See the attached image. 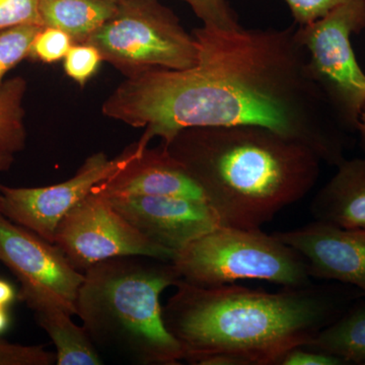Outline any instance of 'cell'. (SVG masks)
<instances>
[{"label":"cell","instance_id":"obj_22","mask_svg":"<svg viewBox=\"0 0 365 365\" xmlns=\"http://www.w3.org/2000/svg\"><path fill=\"white\" fill-rule=\"evenodd\" d=\"M204 26L220 29L239 26V18L227 0H182Z\"/></svg>","mask_w":365,"mask_h":365},{"label":"cell","instance_id":"obj_26","mask_svg":"<svg viewBox=\"0 0 365 365\" xmlns=\"http://www.w3.org/2000/svg\"><path fill=\"white\" fill-rule=\"evenodd\" d=\"M344 360L329 353L297 347L288 351L278 365H345Z\"/></svg>","mask_w":365,"mask_h":365},{"label":"cell","instance_id":"obj_13","mask_svg":"<svg viewBox=\"0 0 365 365\" xmlns=\"http://www.w3.org/2000/svg\"><path fill=\"white\" fill-rule=\"evenodd\" d=\"M126 165L100 182L93 191L108 197L177 196L204 199L198 185L160 143L140 148Z\"/></svg>","mask_w":365,"mask_h":365},{"label":"cell","instance_id":"obj_6","mask_svg":"<svg viewBox=\"0 0 365 365\" xmlns=\"http://www.w3.org/2000/svg\"><path fill=\"white\" fill-rule=\"evenodd\" d=\"M117 9L86 41L125 78L153 69L181 71L197 61L193 34L160 0H116Z\"/></svg>","mask_w":365,"mask_h":365},{"label":"cell","instance_id":"obj_1","mask_svg":"<svg viewBox=\"0 0 365 365\" xmlns=\"http://www.w3.org/2000/svg\"><path fill=\"white\" fill-rule=\"evenodd\" d=\"M197 61L181 71L126 78L102 106L104 116L143 128L138 144L169 143L198 127L257 125L304 144L327 165L349 145L307 67L297 29L202 26L192 32Z\"/></svg>","mask_w":365,"mask_h":365},{"label":"cell","instance_id":"obj_4","mask_svg":"<svg viewBox=\"0 0 365 365\" xmlns=\"http://www.w3.org/2000/svg\"><path fill=\"white\" fill-rule=\"evenodd\" d=\"M76 314L98 350L140 365H178L184 353L163 323L160 297L181 280L172 261L120 257L86 269Z\"/></svg>","mask_w":365,"mask_h":365},{"label":"cell","instance_id":"obj_12","mask_svg":"<svg viewBox=\"0 0 365 365\" xmlns=\"http://www.w3.org/2000/svg\"><path fill=\"white\" fill-rule=\"evenodd\" d=\"M273 235L304 259L312 278L349 285L365 299V230L314 220Z\"/></svg>","mask_w":365,"mask_h":365},{"label":"cell","instance_id":"obj_9","mask_svg":"<svg viewBox=\"0 0 365 365\" xmlns=\"http://www.w3.org/2000/svg\"><path fill=\"white\" fill-rule=\"evenodd\" d=\"M54 244L81 272L120 257L143 256L172 261L174 252L163 248L136 230L104 194L91 191L55 230Z\"/></svg>","mask_w":365,"mask_h":365},{"label":"cell","instance_id":"obj_27","mask_svg":"<svg viewBox=\"0 0 365 365\" xmlns=\"http://www.w3.org/2000/svg\"><path fill=\"white\" fill-rule=\"evenodd\" d=\"M18 297L16 288L11 283L0 278V307H9Z\"/></svg>","mask_w":365,"mask_h":365},{"label":"cell","instance_id":"obj_28","mask_svg":"<svg viewBox=\"0 0 365 365\" xmlns=\"http://www.w3.org/2000/svg\"><path fill=\"white\" fill-rule=\"evenodd\" d=\"M14 160V155L0 151V173L6 172L11 167ZM0 203H1V195H0Z\"/></svg>","mask_w":365,"mask_h":365},{"label":"cell","instance_id":"obj_20","mask_svg":"<svg viewBox=\"0 0 365 365\" xmlns=\"http://www.w3.org/2000/svg\"><path fill=\"white\" fill-rule=\"evenodd\" d=\"M102 61V55L95 46L88 43L73 44L64 57V71L83 86L97 73Z\"/></svg>","mask_w":365,"mask_h":365},{"label":"cell","instance_id":"obj_19","mask_svg":"<svg viewBox=\"0 0 365 365\" xmlns=\"http://www.w3.org/2000/svg\"><path fill=\"white\" fill-rule=\"evenodd\" d=\"M43 26L23 25L0 31V88L6 74L30 57L34 40Z\"/></svg>","mask_w":365,"mask_h":365},{"label":"cell","instance_id":"obj_23","mask_svg":"<svg viewBox=\"0 0 365 365\" xmlns=\"http://www.w3.org/2000/svg\"><path fill=\"white\" fill-rule=\"evenodd\" d=\"M55 353L42 345H21L0 339V365H52Z\"/></svg>","mask_w":365,"mask_h":365},{"label":"cell","instance_id":"obj_8","mask_svg":"<svg viewBox=\"0 0 365 365\" xmlns=\"http://www.w3.org/2000/svg\"><path fill=\"white\" fill-rule=\"evenodd\" d=\"M0 263L21 284L19 297L34 313L61 309L76 316L85 274L54 244L0 213Z\"/></svg>","mask_w":365,"mask_h":365},{"label":"cell","instance_id":"obj_5","mask_svg":"<svg viewBox=\"0 0 365 365\" xmlns=\"http://www.w3.org/2000/svg\"><path fill=\"white\" fill-rule=\"evenodd\" d=\"M181 280L213 287L239 280H261L283 287L312 284L307 262L274 235L220 225L175 255Z\"/></svg>","mask_w":365,"mask_h":365},{"label":"cell","instance_id":"obj_2","mask_svg":"<svg viewBox=\"0 0 365 365\" xmlns=\"http://www.w3.org/2000/svg\"><path fill=\"white\" fill-rule=\"evenodd\" d=\"M163 307V323L196 365H278L340 318L360 294L336 287L262 292L241 285L203 287L180 280Z\"/></svg>","mask_w":365,"mask_h":365},{"label":"cell","instance_id":"obj_18","mask_svg":"<svg viewBox=\"0 0 365 365\" xmlns=\"http://www.w3.org/2000/svg\"><path fill=\"white\" fill-rule=\"evenodd\" d=\"M26 91V81L21 76L4 81L0 88V151L4 153L16 155L25 148Z\"/></svg>","mask_w":365,"mask_h":365},{"label":"cell","instance_id":"obj_3","mask_svg":"<svg viewBox=\"0 0 365 365\" xmlns=\"http://www.w3.org/2000/svg\"><path fill=\"white\" fill-rule=\"evenodd\" d=\"M163 145L228 227L272 222L314 189L321 172L311 148L257 125L185 129Z\"/></svg>","mask_w":365,"mask_h":365},{"label":"cell","instance_id":"obj_29","mask_svg":"<svg viewBox=\"0 0 365 365\" xmlns=\"http://www.w3.org/2000/svg\"><path fill=\"white\" fill-rule=\"evenodd\" d=\"M9 323H11V317L7 307H0V335L9 329Z\"/></svg>","mask_w":365,"mask_h":365},{"label":"cell","instance_id":"obj_15","mask_svg":"<svg viewBox=\"0 0 365 365\" xmlns=\"http://www.w3.org/2000/svg\"><path fill=\"white\" fill-rule=\"evenodd\" d=\"M43 25L68 34L74 44L85 43L117 9L116 0H38Z\"/></svg>","mask_w":365,"mask_h":365},{"label":"cell","instance_id":"obj_21","mask_svg":"<svg viewBox=\"0 0 365 365\" xmlns=\"http://www.w3.org/2000/svg\"><path fill=\"white\" fill-rule=\"evenodd\" d=\"M73 44L71 36L64 31L44 26L34 40L30 57L44 63H54L64 59Z\"/></svg>","mask_w":365,"mask_h":365},{"label":"cell","instance_id":"obj_24","mask_svg":"<svg viewBox=\"0 0 365 365\" xmlns=\"http://www.w3.org/2000/svg\"><path fill=\"white\" fill-rule=\"evenodd\" d=\"M23 25H43L38 0H0V31Z\"/></svg>","mask_w":365,"mask_h":365},{"label":"cell","instance_id":"obj_17","mask_svg":"<svg viewBox=\"0 0 365 365\" xmlns=\"http://www.w3.org/2000/svg\"><path fill=\"white\" fill-rule=\"evenodd\" d=\"M306 348L335 355L346 364L365 365V299L355 300Z\"/></svg>","mask_w":365,"mask_h":365},{"label":"cell","instance_id":"obj_10","mask_svg":"<svg viewBox=\"0 0 365 365\" xmlns=\"http://www.w3.org/2000/svg\"><path fill=\"white\" fill-rule=\"evenodd\" d=\"M135 153V144H132L115 158H109L105 153H93L73 177L50 186L14 188L0 184V213L48 242H54L55 230L60 220L96 186L126 165Z\"/></svg>","mask_w":365,"mask_h":365},{"label":"cell","instance_id":"obj_30","mask_svg":"<svg viewBox=\"0 0 365 365\" xmlns=\"http://www.w3.org/2000/svg\"><path fill=\"white\" fill-rule=\"evenodd\" d=\"M357 133L361 137L362 140L365 143V109L360 117L359 128H357Z\"/></svg>","mask_w":365,"mask_h":365},{"label":"cell","instance_id":"obj_7","mask_svg":"<svg viewBox=\"0 0 365 365\" xmlns=\"http://www.w3.org/2000/svg\"><path fill=\"white\" fill-rule=\"evenodd\" d=\"M365 30V0H350L311 25L297 26L307 67L331 111L348 134L356 133L365 109V72L352 37Z\"/></svg>","mask_w":365,"mask_h":365},{"label":"cell","instance_id":"obj_25","mask_svg":"<svg viewBox=\"0 0 365 365\" xmlns=\"http://www.w3.org/2000/svg\"><path fill=\"white\" fill-rule=\"evenodd\" d=\"M299 26L311 25L350 0H284Z\"/></svg>","mask_w":365,"mask_h":365},{"label":"cell","instance_id":"obj_16","mask_svg":"<svg viewBox=\"0 0 365 365\" xmlns=\"http://www.w3.org/2000/svg\"><path fill=\"white\" fill-rule=\"evenodd\" d=\"M36 319L55 346L57 365H101L100 350L83 326L72 321L71 314L61 309L35 313Z\"/></svg>","mask_w":365,"mask_h":365},{"label":"cell","instance_id":"obj_14","mask_svg":"<svg viewBox=\"0 0 365 365\" xmlns=\"http://www.w3.org/2000/svg\"><path fill=\"white\" fill-rule=\"evenodd\" d=\"M311 204L316 222L365 230V157L343 160Z\"/></svg>","mask_w":365,"mask_h":365},{"label":"cell","instance_id":"obj_11","mask_svg":"<svg viewBox=\"0 0 365 365\" xmlns=\"http://www.w3.org/2000/svg\"><path fill=\"white\" fill-rule=\"evenodd\" d=\"M108 198L118 212L141 234L175 255L197 237L222 225L215 210L204 199L177 196Z\"/></svg>","mask_w":365,"mask_h":365}]
</instances>
